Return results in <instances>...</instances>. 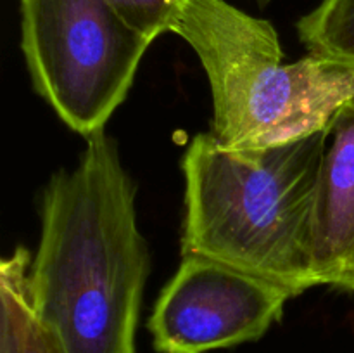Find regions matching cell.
Returning <instances> with one entry per match:
<instances>
[{
	"label": "cell",
	"instance_id": "6da1fadb",
	"mask_svg": "<svg viewBox=\"0 0 354 353\" xmlns=\"http://www.w3.org/2000/svg\"><path fill=\"white\" fill-rule=\"evenodd\" d=\"M40 224L30 300L61 353H137L151 249L137 185L106 130L86 138L76 166L50 176Z\"/></svg>",
	"mask_w": 354,
	"mask_h": 353
},
{
	"label": "cell",
	"instance_id": "7a4b0ae2",
	"mask_svg": "<svg viewBox=\"0 0 354 353\" xmlns=\"http://www.w3.org/2000/svg\"><path fill=\"white\" fill-rule=\"evenodd\" d=\"M328 130L266 149L232 151L211 132L182 158V256H204L265 279L292 298L320 286L311 215Z\"/></svg>",
	"mask_w": 354,
	"mask_h": 353
},
{
	"label": "cell",
	"instance_id": "3957f363",
	"mask_svg": "<svg viewBox=\"0 0 354 353\" xmlns=\"http://www.w3.org/2000/svg\"><path fill=\"white\" fill-rule=\"evenodd\" d=\"M169 33L199 57L213 97L211 134L232 151L328 130L354 97V66L313 54L286 62L272 23L227 0H185Z\"/></svg>",
	"mask_w": 354,
	"mask_h": 353
},
{
	"label": "cell",
	"instance_id": "277c9868",
	"mask_svg": "<svg viewBox=\"0 0 354 353\" xmlns=\"http://www.w3.org/2000/svg\"><path fill=\"white\" fill-rule=\"evenodd\" d=\"M19 12L21 48L38 96L85 141L106 130L151 38L111 0H19Z\"/></svg>",
	"mask_w": 354,
	"mask_h": 353
},
{
	"label": "cell",
	"instance_id": "5b68a950",
	"mask_svg": "<svg viewBox=\"0 0 354 353\" xmlns=\"http://www.w3.org/2000/svg\"><path fill=\"white\" fill-rule=\"evenodd\" d=\"M292 300L265 279L204 256H182L147 320L158 353H207L258 341Z\"/></svg>",
	"mask_w": 354,
	"mask_h": 353
},
{
	"label": "cell",
	"instance_id": "8992f818",
	"mask_svg": "<svg viewBox=\"0 0 354 353\" xmlns=\"http://www.w3.org/2000/svg\"><path fill=\"white\" fill-rule=\"evenodd\" d=\"M311 260L320 286L354 293V97L328 128L311 215Z\"/></svg>",
	"mask_w": 354,
	"mask_h": 353
},
{
	"label": "cell",
	"instance_id": "52a82bcc",
	"mask_svg": "<svg viewBox=\"0 0 354 353\" xmlns=\"http://www.w3.org/2000/svg\"><path fill=\"white\" fill-rule=\"evenodd\" d=\"M31 258L19 246L0 263V353H61L31 307Z\"/></svg>",
	"mask_w": 354,
	"mask_h": 353
},
{
	"label": "cell",
	"instance_id": "ba28073f",
	"mask_svg": "<svg viewBox=\"0 0 354 353\" xmlns=\"http://www.w3.org/2000/svg\"><path fill=\"white\" fill-rule=\"evenodd\" d=\"M296 30L310 54L354 66V0H320Z\"/></svg>",
	"mask_w": 354,
	"mask_h": 353
},
{
	"label": "cell",
	"instance_id": "9c48e42d",
	"mask_svg": "<svg viewBox=\"0 0 354 353\" xmlns=\"http://www.w3.org/2000/svg\"><path fill=\"white\" fill-rule=\"evenodd\" d=\"M118 12L152 42L169 31L185 0H111Z\"/></svg>",
	"mask_w": 354,
	"mask_h": 353
},
{
	"label": "cell",
	"instance_id": "30bf717a",
	"mask_svg": "<svg viewBox=\"0 0 354 353\" xmlns=\"http://www.w3.org/2000/svg\"><path fill=\"white\" fill-rule=\"evenodd\" d=\"M252 2H254L258 7H266L272 0H252Z\"/></svg>",
	"mask_w": 354,
	"mask_h": 353
}]
</instances>
